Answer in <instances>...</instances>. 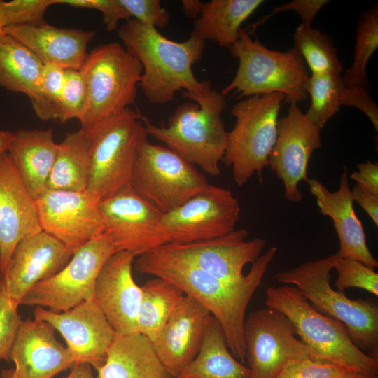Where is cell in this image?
I'll return each instance as SVG.
<instances>
[{"instance_id": "1", "label": "cell", "mask_w": 378, "mask_h": 378, "mask_svg": "<svg viewBox=\"0 0 378 378\" xmlns=\"http://www.w3.org/2000/svg\"><path fill=\"white\" fill-rule=\"evenodd\" d=\"M277 248L271 247L253 264L238 281H227L204 271L170 244L139 256L136 270L167 280L205 307L219 323L228 348L235 358L244 363L246 346L244 323L248 304L260 284Z\"/></svg>"}, {"instance_id": "2", "label": "cell", "mask_w": 378, "mask_h": 378, "mask_svg": "<svg viewBox=\"0 0 378 378\" xmlns=\"http://www.w3.org/2000/svg\"><path fill=\"white\" fill-rule=\"evenodd\" d=\"M118 34L125 50L142 66L139 85L149 102L165 104L178 91L200 95L211 88L209 80L199 81L192 71L206 46L195 32L186 41L177 42L132 18L118 28Z\"/></svg>"}, {"instance_id": "3", "label": "cell", "mask_w": 378, "mask_h": 378, "mask_svg": "<svg viewBox=\"0 0 378 378\" xmlns=\"http://www.w3.org/2000/svg\"><path fill=\"white\" fill-rule=\"evenodd\" d=\"M183 97L194 102L180 104L166 126L155 125L143 116L147 135L204 172L217 176L227 146V132L221 118L225 96L211 87L200 95L183 93Z\"/></svg>"}, {"instance_id": "4", "label": "cell", "mask_w": 378, "mask_h": 378, "mask_svg": "<svg viewBox=\"0 0 378 378\" xmlns=\"http://www.w3.org/2000/svg\"><path fill=\"white\" fill-rule=\"evenodd\" d=\"M265 304L281 312L292 322L311 356L350 372L377 376L378 358L360 349L344 323L318 312L295 286L267 288Z\"/></svg>"}, {"instance_id": "5", "label": "cell", "mask_w": 378, "mask_h": 378, "mask_svg": "<svg viewBox=\"0 0 378 378\" xmlns=\"http://www.w3.org/2000/svg\"><path fill=\"white\" fill-rule=\"evenodd\" d=\"M339 253L306 261L281 271L274 279L293 286L321 313L341 321L355 344L371 357L378 358V306L370 300H351L330 285V272Z\"/></svg>"}, {"instance_id": "6", "label": "cell", "mask_w": 378, "mask_h": 378, "mask_svg": "<svg viewBox=\"0 0 378 378\" xmlns=\"http://www.w3.org/2000/svg\"><path fill=\"white\" fill-rule=\"evenodd\" d=\"M230 50L239 66L231 83L220 92L223 96L232 91L239 94L238 98L281 93L288 104L306 99L309 76L295 48L285 52L270 50L241 28Z\"/></svg>"}, {"instance_id": "7", "label": "cell", "mask_w": 378, "mask_h": 378, "mask_svg": "<svg viewBox=\"0 0 378 378\" xmlns=\"http://www.w3.org/2000/svg\"><path fill=\"white\" fill-rule=\"evenodd\" d=\"M79 70L87 91L85 107L79 121L81 128L89 130L134 104L143 68L120 43L97 46L88 54Z\"/></svg>"}, {"instance_id": "8", "label": "cell", "mask_w": 378, "mask_h": 378, "mask_svg": "<svg viewBox=\"0 0 378 378\" xmlns=\"http://www.w3.org/2000/svg\"><path fill=\"white\" fill-rule=\"evenodd\" d=\"M143 116L128 108L86 130L91 158L86 190L101 201L130 186L137 148L148 136Z\"/></svg>"}, {"instance_id": "9", "label": "cell", "mask_w": 378, "mask_h": 378, "mask_svg": "<svg viewBox=\"0 0 378 378\" xmlns=\"http://www.w3.org/2000/svg\"><path fill=\"white\" fill-rule=\"evenodd\" d=\"M284 99L281 93L256 95L232 107L236 122L227 132L222 162L232 167L238 186L245 184L255 173L262 182V174L276 141L278 116Z\"/></svg>"}, {"instance_id": "10", "label": "cell", "mask_w": 378, "mask_h": 378, "mask_svg": "<svg viewBox=\"0 0 378 378\" xmlns=\"http://www.w3.org/2000/svg\"><path fill=\"white\" fill-rule=\"evenodd\" d=\"M208 184L195 166L167 147L147 139L139 146L130 186L161 213L178 207Z\"/></svg>"}, {"instance_id": "11", "label": "cell", "mask_w": 378, "mask_h": 378, "mask_svg": "<svg viewBox=\"0 0 378 378\" xmlns=\"http://www.w3.org/2000/svg\"><path fill=\"white\" fill-rule=\"evenodd\" d=\"M115 252L112 238L106 232L76 250L57 273L33 286L20 304L49 307L50 311L62 312L94 298L97 276Z\"/></svg>"}, {"instance_id": "12", "label": "cell", "mask_w": 378, "mask_h": 378, "mask_svg": "<svg viewBox=\"0 0 378 378\" xmlns=\"http://www.w3.org/2000/svg\"><path fill=\"white\" fill-rule=\"evenodd\" d=\"M239 201L231 190L211 184L178 207L162 215L167 244H186L211 239L235 230Z\"/></svg>"}, {"instance_id": "13", "label": "cell", "mask_w": 378, "mask_h": 378, "mask_svg": "<svg viewBox=\"0 0 378 378\" xmlns=\"http://www.w3.org/2000/svg\"><path fill=\"white\" fill-rule=\"evenodd\" d=\"M34 202L41 230L73 253L106 232L101 200L88 190L47 189Z\"/></svg>"}, {"instance_id": "14", "label": "cell", "mask_w": 378, "mask_h": 378, "mask_svg": "<svg viewBox=\"0 0 378 378\" xmlns=\"http://www.w3.org/2000/svg\"><path fill=\"white\" fill-rule=\"evenodd\" d=\"M296 335L292 322L276 309L266 306L250 313L244 337L251 378H276L289 361L310 356Z\"/></svg>"}, {"instance_id": "15", "label": "cell", "mask_w": 378, "mask_h": 378, "mask_svg": "<svg viewBox=\"0 0 378 378\" xmlns=\"http://www.w3.org/2000/svg\"><path fill=\"white\" fill-rule=\"evenodd\" d=\"M106 232L117 251L141 255L167 244L161 213L141 197L130 186L100 203Z\"/></svg>"}, {"instance_id": "16", "label": "cell", "mask_w": 378, "mask_h": 378, "mask_svg": "<svg viewBox=\"0 0 378 378\" xmlns=\"http://www.w3.org/2000/svg\"><path fill=\"white\" fill-rule=\"evenodd\" d=\"M277 128L268 165L283 181L285 198L298 202L302 199L298 184L309 179V160L314 150L321 147V129L295 103L289 104L286 116L278 120Z\"/></svg>"}, {"instance_id": "17", "label": "cell", "mask_w": 378, "mask_h": 378, "mask_svg": "<svg viewBox=\"0 0 378 378\" xmlns=\"http://www.w3.org/2000/svg\"><path fill=\"white\" fill-rule=\"evenodd\" d=\"M34 317L60 332L75 364L87 363L97 370L104 364L115 331L94 298L62 312L36 307Z\"/></svg>"}, {"instance_id": "18", "label": "cell", "mask_w": 378, "mask_h": 378, "mask_svg": "<svg viewBox=\"0 0 378 378\" xmlns=\"http://www.w3.org/2000/svg\"><path fill=\"white\" fill-rule=\"evenodd\" d=\"M136 256L127 251L113 253L102 267L95 284L94 299L115 332H138L142 298L132 269Z\"/></svg>"}, {"instance_id": "19", "label": "cell", "mask_w": 378, "mask_h": 378, "mask_svg": "<svg viewBox=\"0 0 378 378\" xmlns=\"http://www.w3.org/2000/svg\"><path fill=\"white\" fill-rule=\"evenodd\" d=\"M41 231L34 198L8 152L0 154V272L18 244Z\"/></svg>"}, {"instance_id": "20", "label": "cell", "mask_w": 378, "mask_h": 378, "mask_svg": "<svg viewBox=\"0 0 378 378\" xmlns=\"http://www.w3.org/2000/svg\"><path fill=\"white\" fill-rule=\"evenodd\" d=\"M211 316L200 303L185 295L152 342L158 358L170 377L177 378L195 358Z\"/></svg>"}, {"instance_id": "21", "label": "cell", "mask_w": 378, "mask_h": 378, "mask_svg": "<svg viewBox=\"0 0 378 378\" xmlns=\"http://www.w3.org/2000/svg\"><path fill=\"white\" fill-rule=\"evenodd\" d=\"M72 255L62 243L43 231L21 240L2 272L11 300L20 305L33 286L60 271Z\"/></svg>"}, {"instance_id": "22", "label": "cell", "mask_w": 378, "mask_h": 378, "mask_svg": "<svg viewBox=\"0 0 378 378\" xmlns=\"http://www.w3.org/2000/svg\"><path fill=\"white\" fill-rule=\"evenodd\" d=\"M54 330L42 321H22L10 353L15 368L6 370L10 378H52L75 365Z\"/></svg>"}, {"instance_id": "23", "label": "cell", "mask_w": 378, "mask_h": 378, "mask_svg": "<svg viewBox=\"0 0 378 378\" xmlns=\"http://www.w3.org/2000/svg\"><path fill=\"white\" fill-rule=\"evenodd\" d=\"M248 232L241 228L214 238L186 244H170L197 267L227 281H238L243 269L262 254L266 241L262 238L247 240Z\"/></svg>"}, {"instance_id": "24", "label": "cell", "mask_w": 378, "mask_h": 378, "mask_svg": "<svg viewBox=\"0 0 378 378\" xmlns=\"http://www.w3.org/2000/svg\"><path fill=\"white\" fill-rule=\"evenodd\" d=\"M307 182L311 193L316 197L320 213L332 220L339 238L337 253L340 258L356 260L370 268H377L378 262L368 247L362 222L354 209L348 169L344 167L339 188L335 192L330 191L316 178H309Z\"/></svg>"}, {"instance_id": "25", "label": "cell", "mask_w": 378, "mask_h": 378, "mask_svg": "<svg viewBox=\"0 0 378 378\" xmlns=\"http://www.w3.org/2000/svg\"><path fill=\"white\" fill-rule=\"evenodd\" d=\"M11 36L29 49L43 64L64 69L79 70L87 55V47L95 31L59 28L42 22L5 28Z\"/></svg>"}, {"instance_id": "26", "label": "cell", "mask_w": 378, "mask_h": 378, "mask_svg": "<svg viewBox=\"0 0 378 378\" xmlns=\"http://www.w3.org/2000/svg\"><path fill=\"white\" fill-rule=\"evenodd\" d=\"M58 147L51 129H20L13 134L8 152L34 200L48 189Z\"/></svg>"}, {"instance_id": "27", "label": "cell", "mask_w": 378, "mask_h": 378, "mask_svg": "<svg viewBox=\"0 0 378 378\" xmlns=\"http://www.w3.org/2000/svg\"><path fill=\"white\" fill-rule=\"evenodd\" d=\"M98 378H169L152 342L139 332H115Z\"/></svg>"}, {"instance_id": "28", "label": "cell", "mask_w": 378, "mask_h": 378, "mask_svg": "<svg viewBox=\"0 0 378 378\" xmlns=\"http://www.w3.org/2000/svg\"><path fill=\"white\" fill-rule=\"evenodd\" d=\"M262 0H211L204 3L194 21L195 32L204 41L230 48L237 41L241 26L262 4Z\"/></svg>"}, {"instance_id": "29", "label": "cell", "mask_w": 378, "mask_h": 378, "mask_svg": "<svg viewBox=\"0 0 378 378\" xmlns=\"http://www.w3.org/2000/svg\"><path fill=\"white\" fill-rule=\"evenodd\" d=\"M177 378H251V373L232 354L221 326L211 316L198 354Z\"/></svg>"}, {"instance_id": "30", "label": "cell", "mask_w": 378, "mask_h": 378, "mask_svg": "<svg viewBox=\"0 0 378 378\" xmlns=\"http://www.w3.org/2000/svg\"><path fill=\"white\" fill-rule=\"evenodd\" d=\"M91 167L90 140L88 131L80 128L66 134L59 143L57 155L48 189L69 191L87 190Z\"/></svg>"}, {"instance_id": "31", "label": "cell", "mask_w": 378, "mask_h": 378, "mask_svg": "<svg viewBox=\"0 0 378 378\" xmlns=\"http://www.w3.org/2000/svg\"><path fill=\"white\" fill-rule=\"evenodd\" d=\"M44 64L11 36H0V87L30 99L36 92Z\"/></svg>"}, {"instance_id": "32", "label": "cell", "mask_w": 378, "mask_h": 378, "mask_svg": "<svg viewBox=\"0 0 378 378\" xmlns=\"http://www.w3.org/2000/svg\"><path fill=\"white\" fill-rule=\"evenodd\" d=\"M141 288L138 332L153 342L185 294L172 282L159 277L148 280Z\"/></svg>"}, {"instance_id": "33", "label": "cell", "mask_w": 378, "mask_h": 378, "mask_svg": "<svg viewBox=\"0 0 378 378\" xmlns=\"http://www.w3.org/2000/svg\"><path fill=\"white\" fill-rule=\"evenodd\" d=\"M295 49L312 74H341L343 67L331 39L319 29L300 24L293 34Z\"/></svg>"}, {"instance_id": "34", "label": "cell", "mask_w": 378, "mask_h": 378, "mask_svg": "<svg viewBox=\"0 0 378 378\" xmlns=\"http://www.w3.org/2000/svg\"><path fill=\"white\" fill-rule=\"evenodd\" d=\"M345 82L341 74H312L306 85L311 105L306 113L321 129L342 105Z\"/></svg>"}, {"instance_id": "35", "label": "cell", "mask_w": 378, "mask_h": 378, "mask_svg": "<svg viewBox=\"0 0 378 378\" xmlns=\"http://www.w3.org/2000/svg\"><path fill=\"white\" fill-rule=\"evenodd\" d=\"M378 48V7L365 10L360 16L356 27L354 61L344 71L346 84L368 85L366 66L372 55Z\"/></svg>"}, {"instance_id": "36", "label": "cell", "mask_w": 378, "mask_h": 378, "mask_svg": "<svg viewBox=\"0 0 378 378\" xmlns=\"http://www.w3.org/2000/svg\"><path fill=\"white\" fill-rule=\"evenodd\" d=\"M64 76L63 68L44 64L38 88L29 99L33 110L40 120H58Z\"/></svg>"}, {"instance_id": "37", "label": "cell", "mask_w": 378, "mask_h": 378, "mask_svg": "<svg viewBox=\"0 0 378 378\" xmlns=\"http://www.w3.org/2000/svg\"><path fill=\"white\" fill-rule=\"evenodd\" d=\"M334 269L337 273V290L357 288L378 295V274L360 261L340 258Z\"/></svg>"}, {"instance_id": "38", "label": "cell", "mask_w": 378, "mask_h": 378, "mask_svg": "<svg viewBox=\"0 0 378 378\" xmlns=\"http://www.w3.org/2000/svg\"><path fill=\"white\" fill-rule=\"evenodd\" d=\"M87 91L85 80L76 69H65L58 121L81 119L85 107Z\"/></svg>"}, {"instance_id": "39", "label": "cell", "mask_w": 378, "mask_h": 378, "mask_svg": "<svg viewBox=\"0 0 378 378\" xmlns=\"http://www.w3.org/2000/svg\"><path fill=\"white\" fill-rule=\"evenodd\" d=\"M19 306L11 300L4 274L0 272V360L10 361L11 347L22 321L18 311Z\"/></svg>"}, {"instance_id": "40", "label": "cell", "mask_w": 378, "mask_h": 378, "mask_svg": "<svg viewBox=\"0 0 378 378\" xmlns=\"http://www.w3.org/2000/svg\"><path fill=\"white\" fill-rule=\"evenodd\" d=\"M351 372L340 365L308 356L289 361L276 378H344Z\"/></svg>"}, {"instance_id": "41", "label": "cell", "mask_w": 378, "mask_h": 378, "mask_svg": "<svg viewBox=\"0 0 378 378\" xmlns=\"http://www.w3.org/2000/svg\"><path fill=\"white\" fill-rule=\"evenodd\" d=\"M59 0H12L4 1L3 10L6 27L13 25L38 24L52 5Z\"/></svg>"}, {"instance_id": "42", "label": "cell", "mask_w": 378, "mask_h": 378, "mask_svg": "<svg viewBox=\"0 0 378 378\" xmlns=\"http://www.w3.org/2000/svg\"><path fill=\"white\" fill-rule=\"evenodd\" d=\"M132 18L142 24L158 28L166 27L170 14L159 0H120Z\"/></svg>"}, {"instance_id": "43", "label": "cell", "mask_w": 378, "mask_h": 378, "mask_svg": "<svg viewBox=\"0 0 378 378\" xmlns=\"http://www.w3.org/2000/svg\"><path fill=\"white\" fill-rule=\"evenodd\" d=\"M59 4L74 8L100 11L102 13L106 28L109 31L117 29L120 20L127 21L132 19L129 12L120 0H59Z\"/></svg>"}, {"instance_id": "44", "label": "cell", "mask_w": 378, "mask_h": 378, "mask_svg": "<svg viewBox=\"0 0 378 378\" xmlns=\"http://www.w3.org/2000/svg\"><path fill=\"white\" fill-rule=\"evenodd\" d=\"M329 2L330 1L328 0H294L274 8L272 12L259 22H255L253 27L255 29L274 15L286 10H293L297 13L301 18L302 24L311 26L317 13Z\"/></svg>"}, {"instance_id": "45", "label": "cell", "mask_w": 378, "mask_h": 378, "mask_svg": "<svg viewBox=\"0 0 378 378\" xmlns=\"http://www.w3.org/2000/svg\"><path fill=\"white\" fill-rule=\"evenodd\" d=\"M358 170L350 176L356 185L378 196V163L367 160L357 166Z\"/></svg>"}, {"instance_id": "46", "label": "cell", "mask_w": 378, "mask_h": 378, "mask_svg": "<svg viewBox=\"0 0 378 378\" xmlns=\"http://www.w3.org/2000/svg\"><path fill=\"white\" fill-rule=\"evenodd\" d=\"M351 190L354 200L362 207L377 226L378 196L367 191L356 184Z\"/></svg>"}, {"instance_id": "47", "label": "cell", "mask_w": 378, "mask_h": 378, "mask_svg": "<svg viewBox=\"0 0 378 378\" xmlns=\"http://www.w3.org/2000/svg\"><path fill=\"white\" fill-rule=\"evenodd\" d=\"M204 2L198 0L182 1L181 8L186 15L197 18L201 13Z\"/></svg>"}, {"instance_id": "48", "label": "cell", "mask_w": 378, "mask_h": 378, "mask_svg": "<svg viewBox=\"0 0 378 378\" xmlns=\"http://www.w3.org/2000/svg\"><path fill=\"white\" fill-rule=\"evenodd\" d=\"M64 378H94L91 365L87 363H79L74 365L71 372Z\"/></svg>"}, {"instance_id": "49", "label": "cell", "mask_w": 378, "mask_h": 378, "mask_svg": "<svg viewBox=\"0 0 378 378\" xmlns=\"http://www.w3.org/2000/svg\"><path fill=\"white\" fill-rule=\"evenodd\" d=\"M14 132L0 130V154L7 152L12 141Z\"/></svg>"}, {"instance_id": "50", "label": "cell", "mask_w": 378, "mask_h": 378, "mask_svg": "<svg viewBox=\"0 0 378 378\" xmlns=\"http://www.w3.org/2000/svg\"><path fill=\"white\" fill-rule=\"evenodd\" d=\"M4 1L0 0V36L5 34L6 28L3 10Z\"/></svg>"}, {"instance_id": "51", "label": "cell", "mask_w": 378, "mask_h": 378, "mask_svg": "<svg viewBox=\"0 0 378 378\" xmlns=\"http://www.w3.org/2000/svg\"><path fill=\"white\" fill-rule=\"evenodd\" d=\"M344 378H378V376L370 375L364 373L351 372Z\"/></svg>"}, {"instance_id": "52", "label": "cell", "mask_w": 378, "mask_h": 378, "mask_svg": "<svg viewBox=\"0 0 378 378\" xmlns=\"http://www.w3.org/2000/svg\"><path fill=\"white\" fill-rule=\"evenodd\" d=\"M1 378H10L6 370H4L1 372Z\"/></svg>"}]
</instances>
